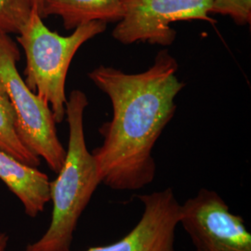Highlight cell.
Returning a JSON list of instances; mask_svg holds the SVG:
<instances>
[{"label":"cell","instance_id":"6da1fadb","mask_svg":"<svg viewBox=\"0 0 251 251\" xmlns=\"http://www.w3.org/2000/svg\"><path fill=\"white\" fill-rule=\"evenodd\" d=\"M178 69L177 60L162 50L144 72L100 65L89 73L113 109L112 119L100 127L103 142L92 152L100 183L116 191L152 183L156 172L152 149L174 117L175 99L185 86L177 77Z\"/></svg>","mask_w":251,"mask_h":251},{"label":"cell","instance_id":"7a4b0ae2","mask_svg":"<svg viewBox=\"0 0 251 251\" xmlns=\"http://www.w3.org/2000/svg\"><path fill=\"white\" fill-rule=\"evenodd\" d=\"M88 105L86 94L73 90L65 105L69 126L66 154L57 178L50 184V224L38 240L28 244L22 251H71L79 218L100 184L84 133V112Z\"/></svg>","mask_w":251,"mask_h":251},{"label":"cell","instance_id":"3957f363","mask_svg":"<svg viewBox=\"0 0 251 251\" xmlns=\"http://www.w3.org/2000/svg\"><path fill=\"white\" fill-rule=\"evenodd\" d=\"M106 23L91 22L63 36L46 26L36 9L22 28L17 41L25 58V79L30 90L49 103L56 124L65 117V81L70 64L81 46L106 29Z\"/></svg>","mask_w":251,"mask_h":251},{"label":"cell","instance_id":"277c9868","mask_svg":"<svg viewBox=\"0 0 251 251\" xmlns=\"http://www.w3.org/2000/svg\"><path fill=\"white\" fill-rule=\"evenodd\" d=\"M21 52L16 42L0 34V89L9 98L16 117L21 141L55 173L63 166L66 149L57 135L56 122L49 103L26 85L17 68Z\"/></svg>","mask_w":251,"mask_h":251},{"label":"cell","instance_id":"5b68a950","mask_svg":"<svg viewBox=\"0 0 251 251\" xmlns=\"http://www.w3.org/2000/svg\"><path fill=\"white\" fill-rule=\"evenodd\" d=\"M213 0H121L123 15L112 36L122 44L148 42L171 46L176 31L171 25L179 21L216 24L209 13Z\"/></svg>","mask_w":251,"mask_h":251},{"label":"cell","instance_id":"8992f818","mask_svg":"<svg viewBox=\"0 0 251 251\" xmlns=\"http://www.w3.org/2000/svg\"><path fill=\"white\" fill-rule=\"evenodd\" d=\"M179 225L197 251H251V234L241 216L215 191L200 189L180 205Z\"/></svg>","mask_w":251,"mask_h":251},{"label":"cell","instance_id":"52a82bcc","mask_svg":"<svg viewBox=\"0 0 251 251\" xmlns=\"http://www.w3.org/2000/svg\"><path fill=\"white\" fill-rule=\"evenodd\" d=\"M144 211L134 228L117 242L85 251H176L180 204L172 189L139 195Z\"/></svg>","mask_w":251,"mask_h":251},{"label":"cell","instance_id":"ba28073f","mask_svg":"<svg viewBox=\"0 0 251 251\" xmlns=\"http://www.w3.org/2000/svg\"><path fill=\"white\" fill-rule=\"evenodd\" d=\"M0 179L16 196L25 212L36 218L50 201L49 176L0 149Z\"/></svg>","mask_w":251,"mask_h":251},{"label":"cell","instance_id":"9c48e42d","mask_svg":"<svg viewBox=\"0 0 251 251\" xmlns=\"http://www.w3.org/2000/svg\"><path fill=\"white\" fill-rule=\"evenodd\" d=\"M59 16L65 30H74L91 22H119L122 15L121 0H44L41 17Z\"/></svg>","mask_w":251,"mask_h":251},{"label":"cell","instance_id":"30bf717a","mask_svg":"<svg viewBox=\"0 0 251 251\" xmlns=\"http://www.w3.org/2000/svg\"><path fill=\"white\" fill-rule=\"evenodd\" d=\"M0 149L9 152L20 161L37 168L41 159L21 141L17 132L16 117L9 98L0 89Z\"/></svg>","mask_w":251,"mask_h":251},{"label":"cell","instance_id":"8fae6325","mask_svg":"<svg viewBox=\"0 0 251 251\" xmlns=\"http://www.w3.org/2000/svg\"><path fill=\"white\" fill-rule=\"evenodd\" d=\"M35 9L33 0H0V34L18 35Z\"/></svg>","mask_w":251,"mask_h":251},{"label":"cell","instance_id":"7c38bea8","mask_svg":"<svg viewBox=\"0 0 251 251\" xmlns=\"http://www.w3.org/2000/svg\"><path fill=\"white\" fill-rule=\"evenodd\" d=\"M210 13L230 16L237 25H250L251 0H213Z\"/></svg>","mask_w":251,"mask_h":251},{"label":"cell","instance_id":"4fadbf2b","mask_svg":"<svg viewBox=\"0 0 251 251\" xmlns=\"http://www.w3.org/2000/svg\"><path fill=\"white\" fill-rule=\"evenodd\" d=\"M9 236L5 233H0V251H8Z\"/></svg>","mask_w":251,"mask_h":251},{"label":"cell","instance_id":"5bb4252c","mask_svg":"<svg viewBox=\"0 0 251 251\" xmlns=\"http://www.w3.org/2000/svg\"><path fill=\"white\" fill-rule=\"evenodd\" d=\"M43 1L44 0H33L34 2V6L36 11L38 12V14L41 16V10H42V6H43Z\"/></svg>","mask_w":251,"mask_h":251}]
</instances>
